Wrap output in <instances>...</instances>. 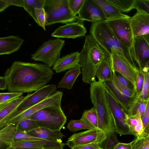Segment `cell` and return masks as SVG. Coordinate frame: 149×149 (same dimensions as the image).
<instances>
[{
  "instance_id": "1",
  "label": "cell",
  "mask_w": 149,
  "mask_h": 149,
  "mask_svg": "<svg viewBox=\"0 0 149 149\" xmlns=\"http://www.w3.org/2000/svg\"><path fill=\"white\" fill-rule=\"evenodd\" d=\"M54 74L45 64L15 61L4 75L8 91L23 93L36 91L45 86Z\"/></svg>"
},
{
  "instance_id": "2",
  "label": "cell",
  "mask_w": 149,
  "mask_h": 149,
  "mask_svg": "<svg viewBox=\"0 0 149 149\" xmlns=\"http://www.w3.org/2000/svg\"><path fill=\"white\" fill-rule=\"evenodd\" d=\"M108 56L109 55L90 34L85 36L79 55V64L82 69L84 82L91 84L95 81L97 68L103 59Z\"/></svg>"
},
{
  "instance_id": "3",
  "label": "cell",
  "mask_w": 149,
  "mask_h": 149,
  "mask_svg": "<svg viewBox=\"0 0 149 149\" xmlns=\"http://www.w3.org/2000/svg\"><path fill=\"white\" fill-rule=\"evenodd\" d=\"M90 33L109 56L112 54L119 55L137 67L131 55L130 49L118 39L105 21L93 22Z\"/></svg>"
},
{
  "instance_id": "4",
  "label": "cell",
  "mask_w": 149,
  "mask_h": 149,
  "mask_svg": "<svg viewBox=\"0 0 149 149\" xmlns=\"http://www.w3.org/2000/svg\"><path fill=\"white\" fill-rule=\"evenodd\" d=\"M90 99L97 113L98 129L105 134L111 131L116 132L103 82L99 81L93 82L90 84Z\"/></svg>"
},
{
  "instance_id": "5",
  "label": "cell",
  "mask_w": 149,
  "mask_h": 149,
  "mask_svg": "<svg viewBox=\"0 0 149 149\" xmlns=\"http://www.w3.org/2000/svg\"><path fill=\"white\" fill-rule=\"evenodd\" d=\"M26 118L34 121L39 127L53 130H60L67 121L61 106L45 107Z\"/></svg>"
},
{
  "instance_id": "6",
  "label": "cell",
  "mask_w": 149,
  "mask_h": 149,
  "mask_svg": "<svg viewBox=\"0 0 149 149\" xmlns=\"http://www.w3.org/2000/svg\"><path fill=\"white\" fill-rule=\"evenodd\" d=\"M43 8L46 15L45 26L58 23L66 24L79 20L78 17L71 13L68 0H44Z\"/></svg>"
},
{
  "instance_id": "7",
  "label": "cell",
  "mask_w": 149,
  "mask_h": 149,
  "mask_svg": "<svg viewBox=\"0 0 149 149\" xmlns=\"http://www.w3.org/2000/svg\"><path fill=\"white\" fill-rule=\"evenodd\" d=\"M65 41L59 38L44 42L36 52L31 55V58L41 61L50 67H53L60 58Z\"/></svg>"
},
{
  "instance_id": "8",
  "label": "cell",
  "mask_w": 149,
  "mask_h": 149,
  "mask_svg": "<svg viewBox=\"0 0 149 149\" xmlns=\"http://www.w3.org/2000/svg\"><path fill=\"white\" fill-rule=\"evenodd\" d=\"M63 93L60 91L55 93L41 102L22 112L11 114L0 122V130L8 125L16 126L19 122L26 118L38 111L46 107L61 106Z\"/></svg>"
},
{
  "instance_id": "9",
  "label": "cell",
  "mask_w": 149,
  "mask_h": 149,
  "mask_svg": "<svg viewBox=\"0 0 149 149\" xmlns=\"http://www.w3.org/2000/svg\"><path fill=\"white\" fill-rule=\"evenodd\" d=\"M103 82L106 89L127 113L136 95L135 89L132 90L124 86L119 81L114 72L112 81Z\"/></svg>"
},
{
  "instance_id": "10",
  "label": "cell",
  "mask_w": 149,
  "mask_h": 149,
  "mask_svg": "<svg viewBox=\"0 0 149 149\" xmlns=\"http://www.w3.org/2000/svg\"><path fill=\"white\" fill-rule=\"evenodd\" d=\"M130 17L114 18L105 21L118 39L130 49L133 45L134 40L129 22Z\"/></svg>"
},
{
  "instance_id": "11",
  "label": "cell",
  "mask_w": 149,
  "mask_h": 149,
  "mask_svg": "<svg viewBox=\"0 0 149 149\" xmlns=\"http://www.w3.org/2000/svg\"><path fill=\"white\" fill-rule=\"evenodd\" d=\"M107 100L113 116L116 132L120 136L131 134L127 124V114L106 88Z\"/></svg>"
},
{
  "instance_id": "12",
  "label": "cell",
  "mask_w": 149,
  "mask_h": 149,
  "mask_svg": "<svg viewBox=\"0 0 149 149\" xmlns=\"http://www.w3.org/2000/svg\"><path fill=\"white\" fill-rule=\"evenodd\" d=\"M131 55L139 70L149 66V44L144 36L134 38L130 49Z\"/></svg>"
},
{
  "instance_id": "13",
  "label": "cell",
  "mask_w": 149,
  "mask_h": 149,
  "mask_svg": "<svg viewBox=\"0 0 149 149\" xmlns=\"http://www.w3.org/2000/svg\"><path fill=\"white\" fill-rule=\"evenodd\" d=\"M106 137L105 133L99 129H94L77 133L70 137L66 144L70 148L93 143H99Z\"/></svg>"
},
{
  "instance_id": "14",
  "label": "cell",
  "mask_w": 149,
  "mask_h": 149,
  "mask_svg": "<svg viewBox=\"0 0 149 149\" xmlns=\"http://www.w3.org/2000/svg\"><path fill=\"white\" fill-rule=\"evenodd\" d=\"M110 57L113 71L122 75L135 86L137 76L139 71L138 68L119 55L112 54Z\"/></svg>"
},
{
  "instance_id": "15",
  "label": "cell",
  "mask_w": 149,
  "mask_h": 149,
  "mask_svg": "<svg viewBox=\"0 0 149 149\" xmlns=\"http://www.w3.org/2000/svg\"><path fill=\"white\" fill-rule=\"evenodd\" d=\"M56 89V87L54 84L46 85L31 94L10 115L22 112L41 102L55 93Z\"/></svg>"
},
{
  "instance_id": "16",
  "label": "cell",
  "mask_w": 149,
  "mask_h": 149,
  "mask_svg": "<svg viewBox=\"0 0 149 149\" xmlns=\"http://www.w3.org/2000/svg\"><path fill=\"white\" fill-rule=\"evenodd\" d=\"M83 22L79 20L77 22L67 23L60 26L52 33V36L59 38L74 39L84 36L86 33V30L84 25Z\"/></svg>"
},
{
  "instance_id": "17",
  "label": "cell",
  "mask_w": 149,
  "mask_h": 149,
  "mask_svg": "<svg viewBox=\"0 0 149 149\" xmlns=\"http://www.w3.org/2000/svg\"><path fill=\"white\" fill-rule=\"evenodd\" d=\"M78 14L79 20L83 21L96 22L107 20L100 8L94 0H85Z\"/></svg>"
},
{
  "instance_id": "18",
  "label": "cell",
  "mask_w": 149,
  "mask_h": 149,
  "mask_svg": "<svg viewBox=\"0 0 149 149\" xmlns=\"http://www.w3.org/2000/svg\"><path fill=\"white\" fill-rule=\"evenodd\" d=\"M44 140L18 131L15 126L8 125L0 130V142L8 145L13 142L23 141H43Z\"/></svg>"
},
{
  "instance_id": "19",
  "label": "cell",
  "mask_w": 149,
  "mask_h": 149,
  "mask_svg": "<svg viewBox=\"0 0 149 149\" xmlns=\"http://www.w3.org/2000/svg\"><path fill=\"white\" fill-rule=\"evenodd\" d=\"M134 38L149 33V15L142 11L136 12L129 19Z\"/></svg>"
},
{
  "instance_id": "20",
  "label": "cell",
  "mask_w": 149,
  "mask_h": 149,
  "mask_svg": "<svg viewBox=\"0 0 149 149\" xmlns=\"http://www.w3.org/2000/svg\"><path fill=\"white\" fill-rule=\"evenodd\" d=\"M24 40L17 36H10L0 38V54L8 55L17 52Z\"/></svg>"
},
{
  "instance_id": "21",
  "label": "cell",
  "mask_w": 149,
  "mask_h": 149,
  "mask_svg": "<svg viewBox=\"0 0 149 149\" xmlns=\"http://www.w3.org/2000/svg\"><path fill=\"white\" fill-rule=\"evenodd\" d=\"M79 52L72 53L60 58L52 69L56 73H59L67 70L80 66L79 64Z\"/></svg>"
},
{
  "instance_id": "22",
  "label": "cell",
  "mask_w": 149,
  "mask_h": 149,
  "mask_svg": "<svg viewBox=\"0 0 149 149\" xmlns=\"http://www.w3.org/2000/svg\"><path fill=\"white\" fill-rule=\"evenodd\" d=\"M26 134L44 140L56 142H62L64 136L60 130H53L39 127Z\"/></svg>"
},
{
  "instance_id": "23",
  "label": "cell",
  "mask_w": 149,
  "mask_h": 149,
  "mask_svg": "<svg viewBox=\"0 0 149 149\" xmlns=\"http://www.w3.org/2000/svg\"><path fill=\"white\" fill-rule=\"evenodd\" d=\"M94 1L100 8L107 20L130 17L123 14L118 9L107 0Z\"/></svg>"
},
{
  "instance_id": "24",
  "label": "cell",
  "mask_w": 149,
  "mask_h": 149,
  "mask_svg": "<svg viewBox=\"0 0 149 149\" xmlns=\"http://www.w3.org/2000/svg\"><path fill=\"white\" fill-rule=\"evenodd\" d=\"M113 72L110 61V57L108 56L101 61L96 71L95 76L99 81H112Z\"/></svg>"
},
{
  "instance_id": "25",
  "label": "cell",
  "mask_w": 149,
  "mask_h": 149,
  "mask_svg": "<svg viewBox=\"0 0 149 149\" xmlns=\"http://www.w3.org/2000/svg\"><path fill=\"white\" fill-rule=\"evenodd\" d=\"M127 123L131 134L134 135L136 138H140L148 135L144 131L142 119L139 114L128 117Z\"/></svg>"
},
{
  "instance_id": "26",
  "label": "cell",
  "mask_w": 149,
  "mask_h": 149,
  "mask_svg": "<svg viewBox=\"0 0 149 149\" xmlns=\"http://www.w3.org/2000/svg\"><path fill=\"white\" fill-rule=\"evenodd\" d=\"M80 68L78 66L69 70L58 83V87L71 89L77 77L81 73Z\"/></svg>"
},
{
  "instance_id": "27",
  "label": "cell",
  "mask_w": 149,
  "mask_h": 149,
  "mask_svg": "<svg viewBox=\"0 0 149 149\" xmlns=\"http://www.w3.org/2000/svg\"><path fill=\"white\" fill-rule=\"evenodd\" d=\"M30 94L19 97L0 107V122L14 111Z\"/></svg>"
},
{
  "instance_id": "28",
  "label": "cell",
  "mask_w": 149,
  "mask_h": 149,
  "mask_svg": "<svg viewBox=\"0 0 149 149\" xmlns=\"http://www.w3.org/2000/svg\"><path fill=\"white\" fill-rule=\"evenodd\" d=\"M148 101L141 98L136 95L128 107L127 113L128 117L140 115L141 119L145 112Z\"/></svg>"
},
{
  "instance_id": "29",
  "label": "cell",
  "mask_w": 149,
  "mask_h": 149,
  "mask_svg": "<svg viewBox=\"0 0 149 149\" xmlns=\"http://www.w3.org/2000/svg\"><path fill=\"white\" fill-rule=\"evenodd\" d=\"M44 0H22L23 8L38 24L35 14L36 8L43 7Z\"/></svg>"
},
{
  "instance_id": "30",
  "label": "cell",
  "mask_w": 149,
  "mask_h": 149,
  "mask_svg": "<svg viewBox=\"0 0 149 149\" xmlns=\"http://www.w3.org/2000/svg\"><path fill=\"white\" fill-rule=\"evenodd\" d=\"M118 134L115 131H111L105 133L104 139L98 143L101 149H113L120 142L116 136Z\"/></svg>"
},
{
  "instance_id": "31",
  "label": "cell",
  "mask_w": 149,
  "mask_h": 149,
  "mask_svg": "<svg viewBox=\"0 0 149 149\" xmlns=\"http://www.w3.org/2000/svg\"><path fill=\"white\" fill-rule=\"evenodd\" d=\"M67 127L71 132H75L83 129H95L84 120H72L68 123Z\"/></svg>"
},
{
  "instance_id": "32",
  "label": "cell",
  "mask_w": 149,
  "mask_h": 149,
  "mask_svg": "<svg viewBox=\"0 0 149 149\" xmlns=\"http://www.w3.org/2000/svg\"><path fill=\"white\" fill-rule=\"evenodd\" d=\"M81 118L95 128L98 129L97 115L96 109L94 107L89 110L85 111Z\"/></svg>"
},
{
  "instance_id": "33",
  "label": "cell",
  "mask_w": 149,
  "mask_h": 149,
  "mask_svg": "<svg viewBox=\"0 0 149 149\" xmlns=\"http://www.w3.org/2000/svg\"><path fill=\"white\" fill-rule=\"evenodd\" d=\"M122 13L128 12L134 9L135 0H107Z\"/></svg>"
},
{
  "instance_id": "34",
  "label": "cell",
  "mask_w": 149,
  "mask_h": 149,
  "mask_svg": "<svg viewBox=\"0 0 149 149\" xmlns=\"http://www.w3.org/2000/svg\"><path fill=\"white\" fill-rule=\"evenodd\" d=\"M15 127L18 131L25 133L39 127L34 121L27 118L21 120Z\"/></svg>"
},
{
  "instance_id": "35",
  "label": "cell",
  "mask_w": 149,
  "mask_h": 149,
  "mask_svg": "<svg viewBox=\"0 0 149 149\" xmlns=\"http://www.w3.org/2000/svg\"><path fill=\"white\" fill-rule=\"evenodd\" d=\"M142 70L144 75V82L142 91L139 97L143 100L148 101L149 98V72L148 68H145Z\"/></svg>"
},
{
  "instance_id": "36",
  "label": "cell",
  "mask_w": 149,
  "mask_h": 149,
  "mask_svg": "<svg viewBox=\"0 0 149 149\" xmlns=\"http://www.w3.org/2000/svg\"><path fill=\"white\" fill-rule=\"evenodd\" d=\"M132 141L131 149H149V135L135 138Z\"/></svg>"
},
{
  "instance_id": "37",
  "label": "cell",
  "mask_w": 149,
  "mask_h": 149,
  "mask_svg": "<svg viewBox=\"0 0 149 149\" xmlns=\"http://www.w3.org/2000/svg\"><path fill=\"white\" fill-rule=\"evenodd\" d=\"M23 93L10 92L0 93V107L22 96Z\"/></svg>"
},
{
  "instance_id": "38",
  "label": "cell",
  "mask_w": 149,
  "mask_h": 149,
  "mask_svg": "<svg viewBox=\"0 0 149 149\" xmlns=\"http://www.w3.org/2000/svg\"><path fill=\"white\" fill-rule=\"evenodd\" d=\"M85 0H68L69 9L72 14L77 16L84 3Z\"/></svg>"
},
{
  "instance_id": "39",
  "label": "cell",
  "mask_w": 149,
  "mask_h": 149,
  "mask_svg": "<svg viewBox=\"0 0 149 149\" xmlns=\"http://www.w3.org/2000/svg\"><path fill=\"white\" fill-rule=\"evenodd\" d=\"M134 9L143 12L149 15V0H135Z\"/></svg>"
},
{
  "instance_id": "40",
  "label": "cell",
  "mask_w": 149,
  "mask_h": 149,
  "mask_svg": "<svg viewBox=\"0 0 149 149\" xmlns=\"http://www.w3.org/2000/svg\"><path fill=\"white\" fill-rule=\"evenodd\" d=\"M38 25L42 27L46 30L45 22L46 21V15L45 11L43 8H36L35 10Z\"/></svg>"
},
{
  "instance_id": "41",
  "label": "cell",
  "mask_w": 149,
  "mask_h": 149,
  "mask_svg": "<svg viewBox=\"0 0 149 149\" xmlns=\"http://www.w3.org/2000/svg\"><path fill=\"white\" fill-rule=\"evenodd\" d=\"M137 76L135 89L136 95L139 96L142 91L144 82V75L142 70H139Z\"/></svg>"
},
{
  "instance_id": "42",
  "label": "cell",
  "mask_w": 149,
  "mask_h": 149,
  "mask_svg": "<svg viewBox=\"0 0 149 149\" xmlns=\"http://www.w3.org/2000/svg\"><path fill=\"white\" fill-rule=\"evenodd\" d=\"M142 121L145 132L147 135H149V98Z\"/></svg>"
},
{
  "instance_id": "43",
  "label": "cell",
  "mask_w": 149,
  "mask_h": 149,
  "mask_svg": "<svg viewBox=\"0 0 149 149\" xmlns=\"http://www.w3.org/2000/svg\"><path fill=\"white\" fill-rule=\"evenodd\" d=\"M113 72L119 81L124 86L132 90L135 89V86L125 77L117 72Z\"/></svg>"
},
{
  "instance_id": "44",
  "label": "cell",
  "mask_w": 149,
  "mask_h": 149,
  "mask_svg": "<svg viewBox=\"0 0 149 149\" xmlns=\"http://www.w3.org/2000/svg\"><path fill=\"white\" fill-rule=\"evenodd\" d=\"M98 143H96L78 146L71 148L70 149H101Z\"/></svg>"
},
{
  "instance_id": "45",
  "label": "cell",
  "mask_w": 149,
  "mask_h": 149,
  "mask_svg": "<svg viewBox=\"0 0 149 149\" xmlns=\"http://www.w3.org/2000/svg\"><path fill=\"white\" fill-rule=\"evenodd\" d=\"M132 144V141L127 143L119 142L113 149H131Z\"/></svg>"
},
{
  "instance_id": "46",
  "label": "cell",
  "mask_w": 149,
  "mask_h": 149,
  "mask_svg": "<svg viewBox=\"0 0 149 149\" xmlns=\"http://www.w3.org/2000/svg\"><path fill=\"white\" fill-rule=\"evenodd\" d=\"M10 5H13L23 8L22 0H3Z\"/></svg>"
},
{
  "instance_id": "47",
  "label": "cell",
  "mask_w": 149,
  "mask_h": 149,
  "mask_svg": "<svg viewBox=\"0 0 149 149\" xmlns=\"http://www.w3.org/2000/svg\"><path fill=\"white\" fill-rule=\"evenodd\" d=\"M7 89L6 79L5 76L0 77V90L1 91Z\"/></svg>"
},
{
  "instance_id": "48",
  "label": "cell",
  "mask_w": 149,
  "mask_h": 149,
  "mask_svg": "<svg viewBox=\"0 0 149 149\" xmlns=\"http://www.w3.org/2000/svg\"><path fill=\"white\" fill-rule=\"evenodd\" d=\"M10 6L9 4L3 0H0V12L3 11Z\"/></svg>"
},
{
  "instance_id": "49",
  "label": "cell",
  "mask_w": 149,
  "mask_h": 149,
  "mask_svg": "<svg viewBox=\"0 0 149 149\" xmlns=\"http://www.w3.org/2000/svg\"><path fill=\"white\" fill-rule=\"evenodd\" d=\"M9 146L5 143L0 142V149H9Z\"/></svg>"
},
{
  "instance_id": "50",
  "label": "cell",
  "mask_w": 149,
  "mask_h": 149,
  "mask_svg": "<svg viewBox=\"0 0 149 149\" xmlns=\"http://www.w3.org/2000/svg\"><path fill=\"white\" fill-rule=\"evenodd\" d=\"M146 40L149 44V33L144 36Z\"/></svg>"
},
{
  "instance_id": "51",
  "label": "cell",
  "mask_w": 149,
  "mask_h": 149,
  "mask_svg": "<svg viewBox=\"0 0 149 149\" xmlns=\"http://www.w3.org/2000/svg\"><path fill=\"white\" fill-rule=\"evenodd\" d=\"M9 149H13V148H10L9 147Z\"/></svg>"
},
{
  "instance_id": "52",
  "label": "cell",
  "mask_w": 149,
  "mask_h": 149,
  "mask_svg": "<svg viewBox=\"0 0 149 149\" xmlns=\"http://www.w3.org/2000/svg\"><path fill=\"white\" fill-rule=\"evenodd\" d=\"M148 71H149V66L148 67Z\"/></svg>"
}]
</instances>
